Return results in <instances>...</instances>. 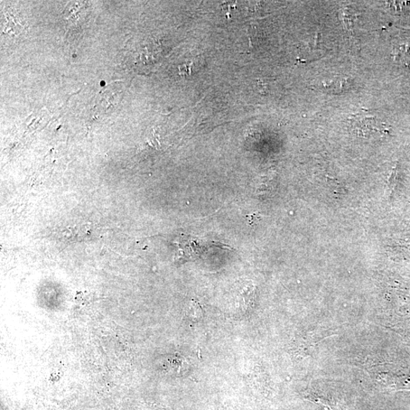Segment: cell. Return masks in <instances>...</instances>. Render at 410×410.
I'll return each instance as SVG.
<instances>
[{
  "instance_id": "obj_1",
  "label": "cell",
  "mask_w": 410,
  "mask_h": 410,
  "mask_svg": "<svg viewBox=\"0 0 410 410\" xmlns=\"http://www.w3.org/2000/svg\"><path fill=\"white\" fill-rule=\"evenodd\" d=\"M350 131L359 137L370 138L388 132L385 124L369 112L362 111L348 119Z\"/></svg>"
},
{
  "instance_id": "obj_2",
  "label": "cell",
  "mask_w": 410,
  "mask_h": 410,
  "mask_svg": "<svg viewBox=\"0 0 410 410\" xmlns=\"http://www.w3.org/2000/svg\"><path fill=\"white\" fill-rule=\"evenodd\" d=\"M256 301V288L253 284L246 282L239 288L234 303L237 315H246L253 309Z\"/></svg>"
}]
</instances>
